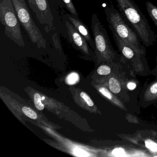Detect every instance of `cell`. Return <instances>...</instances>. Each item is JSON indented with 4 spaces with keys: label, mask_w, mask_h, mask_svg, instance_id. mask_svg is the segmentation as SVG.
Instances as JSON below:
<instances>
[{
    "label": "cell",
    "mask_w": 157,
    "mask_h": 157,
    "mask_svg": "<svg viewBox=\"0 0 157 157\" xmlns=\"http://www.w3.org/2000/svg\"><path fill=\"white\" fill-rule=\"evenodd\" d=\"M80 96L84 101L86 102L88 105L90 106H93L94 105V103L93 101L91 100L90 96L86 93L82 92L81 93Z\"/></svg>",
    "instance_id": "cell-17"
},
{
    "label": "cell",
    "mask_w": 157,
    "mask_h": 157,
    "mask_svg": "<svg viewBox=\"0 0 157 157\" xmlns=\"http://www.w3.org/2000/svg\"><path fill=\"white\" fill-rule=\"evenodd\" d=\"M146 147L153 151H157V144L151 140L147 139L145 140Z\"/></svg>",
    "instance_id": "cell-16"
},
{
    "label": "cell",
    "mask_w": 157,
    "mask_h": 157,
    "mask_svg": "<svg viewBox=\"0 0 157 157\" xmlns=\"http://www.w3.org/2000/svg\"><path fill=\"white\" fill-rule=\"evenodd\" d=\"M33 12L40 24L50 29L53 28L54 18L48 0H35Z\"/></svg>",
    "instance_id": "cell-6"
},
{
    "label": "cell",
    "mask_w": 157,
    "mask_h": 157,
    "mask_svg": "<svg viewBox=\"0 0 157 157\" xmlns=\"http://www.w3.org/2000/svg\"><path fill=\"white\" fill-rule=\"evenodd\" d=\"M91 28L95 43V51L97 54L104 57L113 55V48L111 44L106 29L100 21L97 14L95 13L92 16Z\"/></svg>",
    "instance_id": "cell-5"
},
{
    "label": "cell",
    "mask_w": 157,
    "mask_h": 157,
    "mask_svg": "<svg viewBox=\"0 0 157 157\" xmlns=\"http://www.w3.org/2000/svg\"><path fill=\"white\" fill-rule=\"evenodd\" d=\"M58 1H60V0H58Z\"/></svg>",
    "instance_id": "cell-23"
},
{
    "label": "cell",
    "mask_w": 157,
    "mask_h": 157,
    "mask_svg": "<svg viewBox=\"0 0 157 157\" xmlns=\"http://www.w3.org/2000/svg\"><path fill=\"white\" fill-rule=\"evenodd\" d=\"M122 16L135 30L141 43L146 47L157 42V35L151 28L148 20L133 0H116Z\"/></svg>",
    "instance_id": "cell-1"
},
{
    "label": "cell",
    "mask_w": 157,
    "mask_h": 157,
    "mask_svg": "<svg viewBox=\"0 0 157 157\" xmlns=\"http://www.w3.org/2000/svg\"><path fill=\"white\" fill-rule=\"evenodd\" d=\"M112 153L116 156H124L125 155L124 151L121 148H117L114 149L112 151Z\"/></svg>",
    "instance_id": "cell-19"
},
{
    "label": "cell",
    "mask_w": 157,
    "mask_h": 157,
    "mask_svg": "<svg viewBox=\"0 0 157 157\" xmlns=\"http://www.w3.org/2000/svg\"><path fill=\"white\" fill-rule=\"evenodd\" d=\"M104 12L109 27L113 28L136 53L142 52L145 49L138 36L120 12L112 5H106Z\"/></svg>",
    "instance_id": "cell-2"
},
{
    "label": "cell",
    "mask_w": 157,
    "mask_h": 157,
    "mask_svg": "<svg viewBox=\"0 0 157 157\" xmlns=\"http://www.w3.org/2000/svg\"><path fill=\"white\" fill-rule=\"evenodd\" d=\"M22 111L29 118L34 119V120L37 119V114L31 108L26 107V106H24L22 108Z\"/></svg>",
    "instance_id": "cell-12"
},
{
    "label": "cell",
    "mask_w": 157,
    "mask_h": 157,
    "mask_svg": "<svg viewBox=\"0 0 157 157\" xmlns=\"http://www.w3.org/2000/svg\"><path fill=\"white\" fill-rule=\"evenodd\" d=\"M64 23L71 43L72 45L77 48L81 52L89 55L91 50L89 47V43L85 38L79 33L73 25L67 19L65 20Z\"/></svg>",
    "instance_id": "cell-7"
},
{
    "label": "cell",
    "mask_w": 157,
    "mask_h": 157,
    "mask_svg": "<svg viewBox=\"0 0 157 157\" xmlns=\"http://www.w3.org/2000/svg\"><path fill=\"white\" fill-rule=\"evenodd\" d=\"M12 1L20 23L32 42L37 45L38 47H45V39L34 21L25 0H12Z\"/></svg>",
    "instance_id": "cell-4"
},
{
    "label": "cell",
    "mask_w": 157,
    "mask_h": 157,
    "mask_svg": "<svg viewBox=\"0 0 157 157\" xmlns=\"http://www.w3.org/2000/svg\"><path fill=\"white\" fill-rule=\"evenodd\" d=\"M136 83H133V82H129L127 85L128 88L130 90H134L136 89Z\"/></svg>",
    "instance_id": "cell-22"
},
{
    "label": "cell",
    "mask_w": 157,
    "mask_h": 157,
    "mask_svg": "<svg viewBox=\"0 0 157 157\" xmlns=\"http://www.w3.org/2000/svg\"><path fill=\"white\" fill-rule=\"evenodd\" d=\"M146 9L151 21L157 28V7L149 1L146 3Z\"/></svg>",
    "instance_id": "cell-9"
},
{
    "label": "cell",
    "mask_w": 157,
    "mask_h": 157,
    "mask_svg": "<svg viewBox=\"0 0 157 157\" xmlns=\"http://www.w3.org/2000/svg\"><path fill=\"white\" fill-rule=\"evenodd\" d=\"M111 71L110 67L106 65H102L98 68L97 72L101 75H107L110 74Z\"/></svg>",
    "instance_id": "cell-15"
},
{
    "label": "cell",
    "mask_w": 157,
    "mask_h": 157,
    "mask_svg": "<svg viewBox=\"0 0 157 157\" xmlns=\"http://www.w3.org/2000/svg\"><path fill=\"white\" fill-rule=\"evenodd\" d=\"M27 2L30 5V8L34 11L35 10V0H27Z\"/></svg>",
    "instance_id": "cell-20"
},
{
    "label": "cell",
    "mask_w": 157,
    "mask_h": 157,
    "mask_svg": "<svg viewBox=\"0 0 157 157\" xmlns=\"http://www.w3.org/2000/svg\"><path fill=\"white\" fill-rule=\"evenodd\" d=\"M79 79V78L78 74L75 72H73V73H71L67 77V79H66V82L67 84H70V85H73L78 81Z\"/></svg>",
    "instance_id": "cell-14"
},
{
    "label": "cell",
    "mask_w": 157,
    "mask_h": 157,
    "mask_svg": "<svg viewBox=\"0 0 157 157\" xmlns=\"http://www.w3.org/2000/svg\"><path fill=\"white\" fill-rule=\"evenodd\" d=\"M34 101L37 110L42 111L44 108V105L42 103V98L40 94L38 93H36L34 97Z\"/></svg>",
    "instance_id": "cell-13"
},
{
    "label": "cell",
    "mask_w": 157,
    "mask_h": 157,
    "mask_svg": "<svg viewBox=\"0 0 157 157\" xmlns=\"http://www.w3.org/2000/svg\"><path fill=\"white\" fill-rule=\"evenodd\" d=\"M66 16L76 30L85 38L91 48L95 50L96 47L94 40L92 37L90 30L87 25L79 19L78 16L68 13H67Z\"/></svg>",
    "instance_id": "cell-8"
},
{
    "label": "cell",
    "mask_w": 157,
    "mask_h": 157,
    "mask_svg": "<svg viewBox=\"0 0 157 157\" xmlns=\"http://www.w3.org/2000/svg\"><path fill=\"white\" fill-rule=\"evenodd\" d=\"M0 22L7 37L20 46H24L20 21L12 0H0Z\"/></svg>",
    "instance_id": "cell-3"
},
{
    "label": "cell",
    "mask_w": 157,
    "mask_h": 157,
    "mask_svg": "<svg viewBox=\"0 0 157 157\" xmlns=\"http://www.w3.org/2000/svg\"><path fill=\"white\" fill-rule=\"evenodd\" d=\"M62 1L65 4L66 9L71 14L78 16V12L76 10L75 6L72 3L71 0H62Z\"/></svg>",
    "instance_id": "cell-11"
},
{
    "label": "cell",
    "mask_w": 157,
    "mask_h": 157,
    "mask_svg": "<svg viewBox=\"0 0 157 157\" xmlns=\"http://www.w3.org/2000/svg\"><path fill=\"white\" fill-rule=\"evenodd\" d=\"M99 91L104 96H105V97L108 98V99H110V100H111L112 99V94H111L110 92L106 88H104V87H102V88H100V90H99Z\"/></svg>",
    "instance_id": "cell-18"
},
{
    "label": "cell",
    "mask_w": 157,
    "mask_h": 157,
    "mask_svg": "<svg viewBox=\"0 0 157 157\" xmlns=\"http://www.w3.org/2000/svg\"><path fill=\"white\" fill-rule=\"evenodd\" d=\"M150 91L152 93H157V82L154 83L150 89Z\"/></svg>",
    "instance_id": "cell-21"
},
{
    "label": "cell",
    "mask_w": 157,
    "mask_h": 157,
    "mask_svg": "<svg viewBox=\"0 0 157 157\" xmlns=\"http://www.w3.org/2000/svg\"><path fill=\"white\" fill-rule=\"evenodd\" d=\"M109 87L110 90L113 93H118L121 90L120 83L115 78H112L109 80Z\"/></svg>",
    "instance_id": "cell-10"
}]
</instances>
